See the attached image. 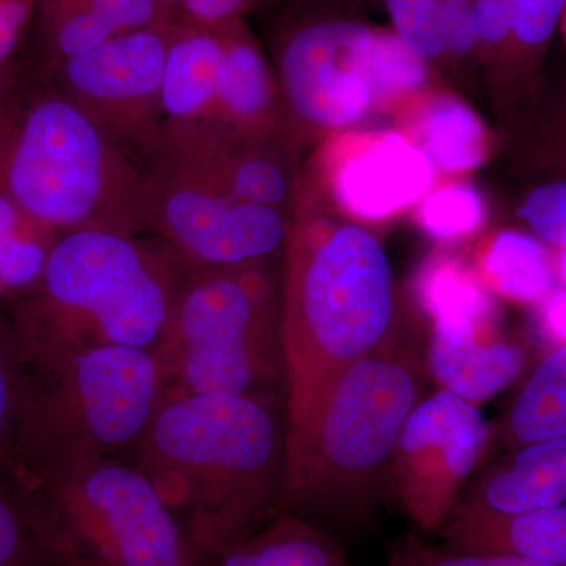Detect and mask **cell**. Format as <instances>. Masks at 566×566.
Segmentation results:
<instances>
[{
	"instance_id": "6da1fadb",
	"label": "cell",
	"mask_w": 566,
	"mask_h": 566,
	"mask_svg": "<svg viewBox=\"0 0 566 566\" xmlns=\"http://www.w3.org/2000/svg\"><path fill=\"white\" fill-rule=\"evenodd\" d=\"M285 439L274 395L167 390L133 463L211 566L274 515Z\"/></svg>"
},
{
	"instance_id": "7a4b0ae2",
	"label": "cell",
	"mask_w": 566,
	"mask_h": 566,
	"mask_svg": "<svg viewBox=\"0 0 566 566\" xmlns=\"http://www.w3.org/2000/svg\"><path fill=\"white\" fill-rule=\"evenodd\" d=\"M423 375L419 349L394 329L338 376L314 416L286 431L275 513L304 517L337 538L374 526L390 493L394 447L420 401Z\"/></svg>"
},
{
	"instance_id": "3957f363",
	"label": "cell",
	"mask_w": 566,
	"mask_h": 566,
	"mask_svg": "<svg viewBox=\"0 0 566 566\" xmlns=\"http://www.w3.org/2000/svg\"><path fill=\"white\" fill-rule=\"evenodd\" d=\"M186 271L112 229L63 233L39 282L17 297L9 324L28 374H43L103 346L155 349Z\"/></svg>"
},
{
	"instance_id": "277c9868",
	"label": "cell",
	"mask_w": 566,
	"mask_h": 566,
	"mask_svg": "<svg viewBox=\"0 0 566 566\" xmlns=\"http://www.w3.org/2000/svg\"><path fill=\"white\" fill-rule=\"evenodd\" d=\"M381 244L354 226L308 222L289 238L282 297L286 431L303 427L353 364L395 329Z\"/></svg>"
},
{
	"instance_id": "5b68a950",
	"label": "cell",
	"mask_w": 566,
	"mask_h": 566,
	"mask_svg": "<svg viewBox=\"0 0 566 566\" xmlns=\"http://www.w3.org/2000/svg\"><path fill=\"white\" fill-rule=\"evenodd\" d=\"M132 178L84 107L20 69L0 107V182L55 233L123 229L117 208Z\"/></svg>"
},
{
	"instance_id": "8992f818",
	"label": "cell",
	"mask_w": 566,
	"mask_h": 566,
	"mask_svg": "<svg viewBox=\"0 0 566 566\" xmlns=\"http://www.w3.org/2000/svg\"><path fill=\"white\" fill-rule=\"evenodd\" d=\"M9 480L54 566H207L134 463L96 458Z\"/></svg>"
},
{
	"instance_id": "52a82bcc",
	"label": "cell",
	"mask_w": 566,
	"mask_h": 566,
	"mask_svg": "<svg viewBox=\"0 0 566 566\" xmlns=\"http://www.w3.org/2000/svg\"><path fill=\"white\" fill-rule=\"evenodd\" d=\"M166 394L151 349L103 346L28 374L9 475L132 452Z\"/></svg>"
},
{
	"instance_id": "ba28073f",
	"label": "cell",
	"mask_w": 566,
	"mask_h": 566,
	"mask_svg": "<svg viewBox=\"0 0 566 566\" xmlns=\"http://www.w3.org/2000/svg\"><path fill=\"white\" fill-rule=\"evenodd\" d=\"M153 353L166 392L274 395L285 364L271 279L259 264L186 274Z\"/></svg>"
},
{
	"instance_id": "9c48e42d",
	"label": "cell",
	"mask_w": 566,
	"mask_h": 566,
	"mask_svg": "<svg viewBox=\"0 0 566 566\" xmlns=\"http://www.w3.org/2000/svg\"><path fill=\"white\" fill-rule=\"evenodd\" d=\"M491 441L479 406L449 390L416 405L394 447L389 486L420 534L444 527Z\"/></svg>"
},
{
	"instance_id": "30bf717a",
	"label": "cell",
	"mask_w": 566,
	"mask_h": 566,
	"mask_svg": "<svg viewBox=\"0 0 566 566\" xmlns=\"http://www.w3.org/2000/svg\"><path fill=\"white\" fill-rule=\"evenodd\" d=\"M150 210L186 274L259 264L286 240L274 208L234 199L175 164L150 192Z\"/></svg>"
},
{
	"instance_id": "8fae6325",
	"label": "cell",
	"mask_w": 566,
	"mask_h": 566,
	"mask_svg": "<svg viewBox=\"0 0 566 566\" xmlns=\"http://www.w3.org/2000/svg\"><path fill=\"white\" fill-rule=\"evenodd\" d=\"M375 29L348 18L301 22L286 32L279 69L286 99L305 122L346 128L376 107L368 76Z\"/></svg>"
},
{
	"instance_id": "7c38bea8",
	"label": "cell",
	"mask_w": 566,
	"mask_h": 566,
	"mask_svg": "<svg viewBox=\"0 0 566 566\" xmlns=\"http://www.w3.org/2000/svg\"><path fill=\"white\" fill-rule=\"evenodd\" d=\"M172 31L174 22L163 21L120 33L87 54L31 76L48 82L77 104L85 102L103 109L148 106L159 102Z\"/></svg>"
},
{
	"instance_id": "4fadbf2b",
	"label": "cell",
	"mask_w": 566,
	"mask_h": 566,
	"mask_svg": "<svg viewBox=\"0 0 566 566\" xmlns=\"http://www.w3.org/2000/svg\"><path fill=\"white\" fill-rule=\"evenodd\" d=\"M434 164L422 148L386 134L346 156L334 175L337 202L356 218H389L430 191Z\"/></svg>"
},
{
	"instance_id": "5bb4252c",
	"label": "cell",
	"mask_w": 566,
	"mask_h": 566,
	"mask_svg": "<svg viewBox=\"0 0 566 566\" xmlns=\"http://www.w3.org/2000/svg\"><path fill=\"white\" fill-rule=\"evenodd\" d=\"M527 352L499 335L495 322L438 319L427 367L439 387L479 406L523 374Z\"/></svg>"
},
{
	"instance_id": "9a60e30c",
	"label": "cell",
	"mask_w": 566,
	"mask_h": 566,
	"mask_svg": "<svg viewBox=\"0 0 566 566\" xmlns=\"http://www.w3.org/2000/svg\"><path fill=\"white\" fill-rule=\"evenodd\" d=\"M564 504L566 438H558L512 450L464 491L450 516L515 515Z\"/></svg>"
},
{
	"instance_id": "2e32d148",
	"label": "cell",
	"mask_w": 566,
	"mask_h": 566,
	"mask_svg": "<svg viewBox=\"0 0 566 566\" xmlns=\"http://www.w3.org/2000/svg\"><path fill=\"white\" fill-rule=\"evenodd\" d=\"M438 535L460 553L566 565V504L515 515H453Z\"/></svg>"
},
{
	"instance_id": "e0dca14e",
	"label": "cell",
	"mask_w": 566,
	"mask_h": 566,
	"mask_svg": "<svg viewBox=\"0 0 566 566\" xmlns=\"http://www.w3.org/2000/svg\"><path fill=\"white\" fill-rule=\"evenodd\" d=\"M226 50V28L174 22L159 93L161 109L174 122L191 125L214 111Z\"/></svg>"
},
{
	"instance_id": "ac0fdd59",
	"label": "cell",
	"mask_w": 566,
	"mask_h": 566,
	"mask_svg": "<svg viewBox=\"0 0 566 566\" xmlns=\"http://www.w3.org/2000/svg\"><path fill=\"white\" fill-rule=\"evenodd\" d=\"M211 566H352L337 536L292 513H275Z\"/></svg>"
},
{
	"instance_id": "d6986e66",
	"label": "cell",
	"mask_w": 566,
	"mask_h": 566,
	"mask_svg": "<svg viewBox=\"0 0 566 566\" xmlns=\"http://www.w3.org/2000/svg\"><path fill=\"white\" fill-rule=\"evenodd\" d=\"M566 438V344L547 353L509 406L494 441L506 452Z\"/></svg>"
},
{
	"instance_id": "ffe728a7",
	"label": "cell",
	"mask_w": 566,
	"mask_h": 566,
	"mask_svg": "<svg viewBox=\"0 0 566 566\" xmlns=\"http://www.w3.org/2000/svg\"><path fill=\"white\" fill-rule=\"evenodd\" d=\"M486 289L517 304L538 305L557 286L553 253L535 234H495L482 259Z\"/></svg>"
},
{
	"instance_id": "44dd1931",
	"label": "cell",
	"mask_w": 566,
	"mask_h": 566,
	"mask_svg": "<svg viewBox=\"0 0 566 566\" xmlns=\"http://www.w3.org/2000/svg\"><path fill=\"white\" fill-rule=\"evenodd\" d=\"M57 233L22 210L0 182V289L20 297L39 282Z\"/></svg>"
},
{
	"instance_id": "7402d4cb",
	"label": "cell",
	"mask_w": 566,
	"mask_h": 566,
	"mask_svg": "<svg viewBox=\"0 0 566 566\" xmlns=\"http://www.w3.org/2000/svg\"><path fill=\"white\" fill-rule=\"evenodd\" d=\"M416 293L433 322L497 319V307L485 283L468 264L453 256H434L424 264L417 277Z\"/></svg>"
},
{
	"instance_id": "603a6c76",
	"label": "cell",
	"mask_w": 566,
	"mask_h": 566,
	"mask_svg": "<svg viewBox=\"0 0 566 566\" xmlns=\"http://www.w3.org/2000/svg\"><path fill=\"white\" fill-rule=\"evenodd\" d=\"M226 35V59L214 109L218 107L230 120H253L263 115L270 104V70L262 52L241 29L240 21L227 25Z\"/></svg>"
},
{
	"instance_id": "cb8c5ba5",
	"label": "cell",
	"mask_w": 566,
	"mask_h": 566,
	"mask_svg": "<svg viewBox=\"0 0 566 566\" xmlns=\"http://www.w3.org/2000/svg\"><path fill=\"white\" fill-rule=\"evenodd\" d=\"M422 150L434 166L458 172L474 169L485 156V128L465 104L439 99L424 111Z\"/></svg>"
},
{
	"instance_id": "d4e9b609",
	"label": "cell",
	"mask_w": 566,
	"mask_h": 566,
	"mask_svg": "<svg viewBox=\"0 0 566 566\" xmlns=\"http://www.w3.org/2000/svg\"><path fill=\"white\" fill-rule=\"evenodd\" d=\"M368 76L378 107L422 87L428 65L394 32L375 29L368 46Z\"/></svg>"
},
{
	"instance_id": "484cf974",
	"label": "cell",
	"mask_w": 566,
	"mask_h": 566,
	"mask_svg": "<svg viewBox=\"0 0 566 566\" xmlns=\"http://www.w3.org/2000/svg\"><path fill=\"white\" fill-rule=\"evenodd\" d=\"M28 371L9 324L0 322V475L9 474L17 446Z\"/></svg>"
},
{
	"instance_id": "4316f807",
	"label": "cell",
	"mask_w": 566,
	"mask_h": 566,
	"mask_svg": "<svg viewBox=\"0 0 566 566\" xmlns=\"http://www.w3.org/2000/svg\"><path fill=\"white\" fill-rule=\"evenodd\" d=\"M0 566H54L6 475H0Z\"/></svg>"
},
{
	"instance_id": "83f0119b",
	"label": "cell",
	"mask_w": 566,
	"mask_h": 566,
	"mask_svg": "<svg viewBox=\"0 0 566 566\" xmlns=\"http://www.w3.org/2000/svg\"><path fill=\"white\" fill-rule=\"evenodd\" d=\"M485 210L479 192L468 186L439 189L424 199L420 221L431 237L455 240L479 229Z\"/></svg>"
},
{
	"instance_id": "f1b7e54d",
	"label": "cell",
	"mask_w": 566,
	"mask_h": 566,
	"mask_svg": "<svg viewBox=\"0 0 566 566\" xmlns=\"http://www.w3.org/2000/svg\"><path fill=\"white\" fill-rule=\"evenodd\" d=\"M385 566H566L494 554L460 553L431 545L423 536L406 534L389 546Z\"/></svg>"
},
{
	"instance_id": "f546056e",
	"label": "cell",
	"mask_w": 566,
	"mask_h": 566,
	"mask_svg": "<svg viewBox=\"0 0 566 566\" xmlns=\"http://www.w3.org/2000/svg\"><path fill=\"white\" fill-rule=\"evenodd\" d=\"M394 33L415 54L430 62L446 55L439 33V0H382Z\"/></svg>"
},
{
	"instance_id": "4dcf8cb0",
	"label": "cell",
	"mask_w": 566,
	"mask_h": 566,
	"mask_svg": "<svg viewBox=\"0 0 566 566\" xmlns=\"http://www.w3.org/2000/svg\"><path fill=\"white\" fill-rule=\"evenodd\" d=\"M513 22L509 51L532 59L546 50L560 24L566 0H512Z\"/></svg>"
},
{
	"instance_id": "1f68e13d",
	"label": "cell",
	"mask_w": 566,
	"mask_h": 566,
	"mask_svg": "<svg viewBox=\"0 0 566 566\" xmlns=\"http://www.w3.org/2000/svg\"><path fill=\"white\" fill-rule=\"evenodd\" d=\"M80 9L98 11L115 22L123 33L166 21L159 0H39L33 21L50 20Z\"/></svg>"
},
{
	"instance_id": "d6a6232c",
	"label": "cell",
	"mask_w": 566,
	"mask_h": 566,
	"mask_svg": "<svg viewBox=\"0 0 566 566\" xmlns=\"http://www.w3.org/2000/svg\"><path fill=\"white\" fill-rule=\"evenodd\" d=\"M521 218L543 243L566 248V178L532 189L521 207Z\"/></svg>"
},
{
	"instance_id": "836d02e7",
	"label": "cell",
	"mask_w": 566,
	"mask_h": 566,
	"mask_svg": "<svg viewBox=\"0 0 566 566\" xmlns=\"http://www.w3.org/2000/svg\"><path fill=\"white\" fill-rule=\"evenodd\" d=\"M439 33L446 54L474 51L480 44L474 0H439Z\"/></svg>"
},
{
	"instance_id": "e575fe53",
	"label": "cell",
	"mask_w": 566,
	"mask_h": 566,
	"mask_svg": "<svg viewBox=\"0 0 566 566\" xmlns=\"http://www.w3.org/2000/svg\"><path fill=\"white\" fill-rule=\"evenodd\" d=\"M256 0H178L169 22L192 28L222 29L241 20Z\"/></svg>"
},
{
	"instance_id": "d590c367",
	"label": "cell",
	"mask_w": 566,
	"mask_h": 566,
	"mask_svg": "<svg viewBox=\"0 0 566 566\" xmlns=\"http://www.w3.org/2000/svg\"><path fill=\"white\" fill-rule=\"evenodd\" d=\"M39 0H0V63L13 61L31 36Z\"/></svg>"
},
{
	"instance_id": "8d00e7d4",
	"label": "cell",
	"mask_w": 566,
	"mask_h": 566,
	"mask_svg": "<svg viewBox=\"0 0 566 566\" xmlns=\"http://www.w3.org/2000/svg\"><path fill=\"white\" fill-rule=\"evenodd\" d=\"M479 41L488 50L509 51L512 39V0H474Z\"/></svg>"
},
{
	"instance_id": "74e56055",
	"label": "cell",
	"mask_w": 566,
	"mask_h": 566,
	"mask_svg": "<svg viewBox=\"0 0 566 566\" xmlns=\"http://www.w3.org/2000/svg\"><path fill=\"white\" fill-rule=\"evenodd\" d=\"M538 326L546 340L556 346L566 344V289L556 286L538 305Z\"/></svg>"
},
{
	"instance_id": "f35d334b",
	"label": "cell",
	"mask_w": 566,
	"mask_h": 566,
	"mask_svg": "<svg viewBox=\"0 0 566 566\" xmlns=\"http://www.w3.org/2000/svg\"><path fill=\"white\" fill-rule=\"evenodd\" d=\"M20 69L21 62H18L17 59L0 63V107H2L3 102H6L11 85L17 81Z\"/></svg>"
},
{
	"instance_id": "ab89813d",
	"label": "cell",
	"mask_w": 566,
	"mask_h": 566,
	"mask_svg": "<svg viewBox=\"0 0 566 566\" xmlns=\"http://www.w3.org/2000/svg\"><path fill=\"white\" fill-rule=\"evenodd\" d=\"M554 264H556L557 282H560V286L566 289V248L557 249Z\"/></svg>"
},
{
	"instance_id": "60d3db41",
	"label": "cell",
	"mask_w": 566,
	"mask_h": 566,
	"mask_svg": "<svg viewBox=\"0 0 566 566\" xmlns=\"http://www.w3.org/2000/svg\"><path fill=\"white\" fill-rule=\"evenodd\" d=\"M558 147L562 148V150H560L562 161H564L565 166H566V114H565V118H564V125H562V128H560V142H558Z\"/></svg>"
},
{
	"instance_id": "b9f144b4",
	"label": "cell",
	"mask_w": 566,
	"mask_h": 566,
	"mask_svg": "<svg viewBox=\"0 0 566 566\" xmlns=\"http://www.w3.org/2000/svg\"><path fill=\"white\" fill-rule=\"evenodd\" d=\"M159 2H161L164 14H166V21H169L178 0H159Z\"/></svg>"
},
{
	"instance_id": "7bdbcfd3",
	"label": "cell",
	"mask_w": 566,
	"mask_h": 566,
	"mask_svg": "<svg viewBox=\"0 0 566 566\" xmlns=\"http://www.w3.org/2000/svg\"><path fill=\"white\" fill-rule=\"evenodd\" d=\"M562 24H564V31H565V35H566V7H565V11H564V17H562Z\"/></svg>"
},
{
	"instance_id": "ee69618b",
	"label": "cell",
	"mask_w": 566,
	"mask_h": 566,
	"mask_svg": "<svg viewBox=\"0 0 566 566\" xmlns=\"http://www.w3.org/2000/svg\"><path fill=\"white\" fill-rule=\"evenodd\" d=\"M3 292H2V289H0V296H2Z\"/></svg>"
}]
</instances>
